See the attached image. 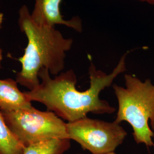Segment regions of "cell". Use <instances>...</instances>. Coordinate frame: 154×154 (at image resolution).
<instances>
[{
	"label": "cell",
	"instance_id": "1",
	"mask_svg": "<svg viewBox=\"0 0 154 154\" xmlns=\"http://www.w3.org/2000/svg\"><path fill=\"white\" fill-rule=\"evenodd\" d=\"M128 52L122 56L111 72L107 74L96 68L91 61L88 67L90 87L80 91L76 88L77 78L72 69L61 72L52 78L48 69L42 68L39 72L41 81L32 90L24 92L30 101L44 105L48 111L68 122L76 121L88 116V113L97 115L111 114L116 109L100 99L99 94L109 88L116 78L126 70Z\"/></svg>",
	"mask_w": 154,
	"mask_h": 154
},
{
	"label": "cell",
	"instance_id": "10",
	"mask_svg": "<svg viewBox=\"0 0 154 154\" xmlns=\"http://www.w3.org/2000/svg\"><path fill=\"white\" fill-rule=\"evenodd\" d=\"M137 1H139L141 2H144V3H146L149 5H154V0H135Z\"/></svg>",
	"mask_w": 154,
	"mask_h": 154
},
{
	"label": "cell",
	"instance_id": "3",
	"mask_svg": "<svg viewBox=\"0 0 154 154\" xmlns=\"http://www.w3.org/2000/svg\"><path fill=\"white\" fill-rule=\"evenodd\" d=\"M125 81L126 88L113 86L118 103L114 121L128 122L136 143L154 147V85L149 79L142 82L132 74H125Z\"/></svg>",
	"mask_w": 154,
	"mask_h": 154
},
{
	"label": "cell",
	"instance_id": "7",
	"mask_svg": "<svg viewBox=\"0 0 154 154\" xmlns=\"http://www.w3.org/2000/svg\"><path fill=\"white\" fill-rule=\"evenodd\" d=\"M32 107L26 95L19 90L16 81L10 78L0 79V110L15 111Z\"/></svg>",
	"mask_w": 154,
	"mask_h": 154
},
{
	"label": "cell",
	"instance_id": "5",
	"mask_svg": "<svg viewBox=\"0 0 154 154\" xmlns=\"http://www.w3.org/2000/svg\"><path fill=\"white\" fill-rule=\"evenodd\" d=\"M69 139L78 143L83 150L92 154L115 152L127 133L120 123L86 117L66 123Z\"/></svg>",
	"mask_w": 154,
	"mask_h": 154
},
{
	"label": "cell",
	"instance_id": "4",
	"mask_svg": "<svg viewBox=\"0 0 154 154\" xmlns=\"http://www.w3.org/2000/svg\"><path fill=\"white\" fill-rule=\"evenodd\" d=\"M1 112L7 126L25 147L51 139H69L66 123L53 112L33 107Z\"/></svg>",
	"mask_w": 154,
	"mask_h": 154
},
{
	"label": "cell",
	"instance_id": "2",
	"mask_svg": "<svg viewBox=\"0 0 154 154\" xmlns=\"http://www.w3.org/2000/svg\"><path fill=\"white\" fill-rule=\"evenodd\" d=\"M18 25L28 39L23 55L18 59L21 70L17 73V82L32 90L40 83L38 74L42 68L51 75H58L64 70L66 53L73 44L55 27L40 26L33 21L26 5L18 11Z\"/></svg>",
	"mask_w": 154,
	"mask_h": 154
},
{
	"label": "cell",
	"instance_id": "8",
	"mask_svg": "<svg viewBox=\"0 0 154 154\" xmlns=\"http://www.w3.org/2000/svg\"><path fill=\"white\" fill-rule=\"evenodd\" d=\"M70 146L69 139H54L25 147L22 154H64Z\"/></svg>",
	"mask_w": 154,
	"mask_h": 154
},
{
	"label": "cell",
	"instance_id": "6",
	"mask_svg": "<svg viewBox=\"0 0 154 154\" xmlns=\"http://www.w3.org/2000/svg\"><path fill=\"white\" fill-rule=\"evenodd\" d=\"M62 0H35L31 16L34 22L40 26L55 27L57 25H65L77 32L83 30L82 21L78 16L65 19L61 14Z\"/></svg>",
	"mask_w": 154,
	"mask_h": 154
},
{
	"label": "cell",
	"instance_id": "13",
	"mask_svg": "<svg viewBox=\"0 0 154 154\" xmlns=\"http://www.w3.org/2000/svg\"><path fill=\"white\" fill-rule=\"evenodd\" d=\"M116 154V152H111V153H109V154Z\"/></svg>",
	"mask_w": 154,
	"mask_h": 154
},
{
	"label": "cell",
	"instance_id": "12",
	"mask_svg": "<svg viewBox=\"0 0 154 154\" xmlns=\"http://www.w3.org/2000/svg\"><path fill=\"white\" fill-rule=\"evenodd\" d=\"M2 60V50L0 48V69L1 67V62Z\"/></svg>",
	"mask_w": 154,
	"mask_h": 154
},
{
	"label": "cell",
	"instance_id": "11",
	"mask_svg": "<svg viewBox=\"0 0 154 154\" xmlns=\"http://www.w3.org/2000/svg\"><path fill=\"white\" fill-rule=\"evenodd\" d=\"M4 14L2 13H0V29L1 28L2 22L4 21Z\"/></svg>",
	"mask_w": 154,
	"mask_h": 154
},
{
	"label": "cell",
	"instance_id": "9",
	"mask_svg": "<svg viewBox=\"0 0 154 154\" xmlns=\"http://www.w3.org/2000/svg\"><path fill=\"white\" fill-rule=\"evenodd\" d=\"M25 148L7 126L0 110V154H22Z\"/></svg>",
	"mask_w": 154,
	"mask_h": 154
},
{
	"label": "cell",
	"instance_id": "14",
	"mask_svg": "<svg viewBox=\"0 0 154 154\" xmlns=\"http://www.w3.org/2000/svg\"></svg>",
	"mask_w": 154,
	"mask_h": 154
}]
</instances>
